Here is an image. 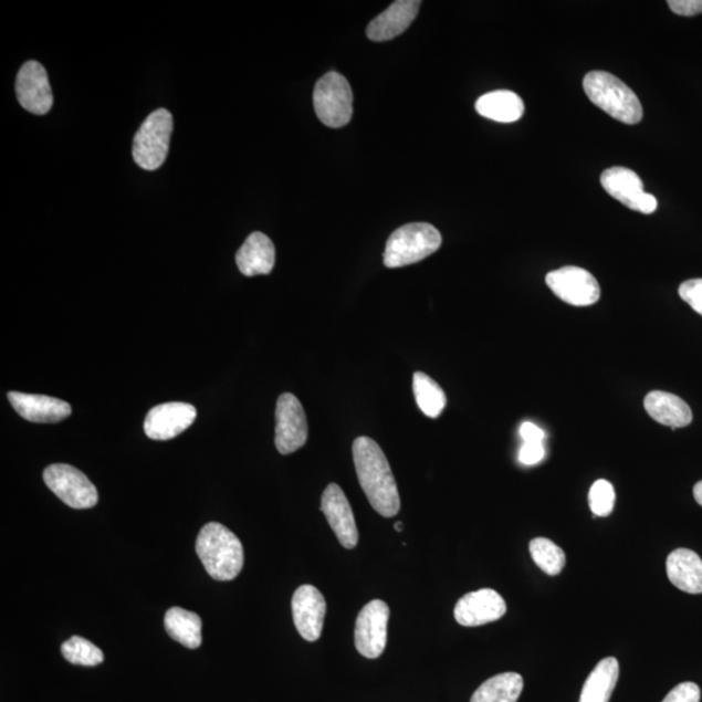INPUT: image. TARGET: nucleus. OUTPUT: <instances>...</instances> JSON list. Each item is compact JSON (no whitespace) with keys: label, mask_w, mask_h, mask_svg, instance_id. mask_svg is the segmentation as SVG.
<instances>
[{"label":"nucleus","mask_w":702,"mask_h":702,"mask_svg":"<svg viewBox=\"0 0 702 702\" xmlns=\"http://www.w3.org/2000/svg\"><path fill=\"white\" fill-rule=\"evenodd\" d=\"M353 458L369 504L386 518L396 516L401 509L400 493L381 448L373 439L362 436L353 443Z\"/></svg>","instance_id":"f257e3e1"},{"label":"nucleus","mask_w":702,"mask_h":702,"mask_svg":"<svg viewBox=\"0 0 702 702\" xmlns=\"http://www.w3.org/2000/svg\"><path fill=\"white\" fill-rule=\"evenodd\" d=\"M196 551L206 572L219 581L238 578L245 559L239 537L223 524L216 522L206 524L199 532Z\"/></svg>","instance_id":"f03ea898"},{"label":"nucleus","mask_w":702,"mask_h":702,"mask_svg":"<svg viewBox=\"0 0 702 702\" xmlns=\"http://www.w3.org/2000/svg\"><path fill=\"white\" fill-rule=\"evenodd\" d=\"M584 92L598 108L612 119L628 125L642 119V107L638 95L622 80L603 71L589 72L583 81Z\"/></svg>","instance_id":"7ed1b4c3"},{"label":"nucleus","mask_w":702,"mask_h":702,"mask_svg":"<svg viewBox=\"0 0 702 702\" xmlns=\"http://www.w3.org/2000/svg\"><path fill=\"white\" fill-rule=\"evenodd\" d=\"M441 234L428 223H411L390 234L384 251V264L400 269L426 260L441 247Z\"/></svg>","instance_id":"20e7f679"},{"label":"nucleus","mask_w":702,"mask_h":702,"mask_svg":"<svg viewBox=\"0 0 702 702\" xmlns=\"http://www.w3.org/2000/svg\"><path fill=\"white\" fill-rule=\"evenodd\" d=\"M174 132V117L166 108L147 116L133 143V158L146 171H157L167 159Z\"/></svg>","instance_id":"39448f33"},{"label":"nucleus","mask_w":702,"mask_h":702,"mask_svg":"<svg viewBox=\"0 0 702 702\" xmlns=\"http://www.w3.org/2000/svg\"><path fill=\"white\" fill-rule=\"evenodd\" d=\"M316 116L329 128H343L353 116V92L347 80L329 72L317 81L314 91Z\"/></svg>","instance_id":"423d86ee"},{"label":"nucleus","mask_w":702,"mask_h":702,"mask_svg":"<svg viewBox=\"0 0 702 702\" xmlns=\"http://www.w3.org/2000/svg\"><path fill=\"white\" fill-rule=\"evenodd\" d=\"M44 483L65 505L72 509H91L97 505V488L73 465L51 464L43 472Z\"/></svg>","instance_id":"0eeeda50"},{"label":"nucleus","mask_w":702,"mask_h":702,"mask_svg":"<svg viewBox=\"0 0 702 702\" xmlns=\"http://www.w3.org/2000/svg\"><path fill=\"white\" fill-rule=\"evenodd\" d=\"M389 606L381 600L368 603L359 611L356 622V647L366 659H379L387 647Z\"/></svg>","instance_id":"6e6552de"},{"label":"nucleus","mask_w":702,"mask_h":702,"mask_svg":"<svg viewBox=\"0 0 702 702\" xmlns=\"http://www.w3.org/2000/svg\"><path fill=\"white\" fill-rule=\"evenodd\" d=\"M546 284L562 301L573 306H590L600 300L597 280L587 270L567 265L546 275Z\"/></svg>","instance_id":"1a4fd4ad"},{"label":"nucleus","mask_w":702,"mask_h":702,"mask_svg":"<svg viewBox=\"0 0 702 702\" xmlns=\"http://www.w3.org/2000/svg\"><path fill=\"white\" fill-rule=\"evenodd\" d=\"M308 439L305 410L298 398L292 394L279 397L276 405L275 443L281 454L297 452Z\"/></svg>","instance_id":"9d476101"},{"label":"nucleus","mask_w":702,"mask_h":702,"mask_svg":"<svg viewBox=\"0 0 702 702\" xmlns=\"http://www.w3.org/2000/svg\"><path fill=\"white\" fill-rule=\"evenodd\" d=\"M601 185L606 193L633 211L653 213L659 207L657 198L646 193L637 172L624 167L606 169L601 175Z\"/></svg>","instance_id":"9b49d317"},{"label":"nucleus","mask_w":702,"mask_h":702,"mask_svg":"<svg viewBox=\"0 0 702 702\" xmlns=\"http://www.w3.org/2000/svg\"><path fill=\"white\" fill-rule=\"evenodd\" d=\"M17 94L20 105L29 113L34 115L50 113L54 95L48 72L41 63L32 61L21 66L17 80Z\"/></svg>","instance_id":"f8f14e48"},{"label":"nucleus","mask_w":702,"mask_h":702,"mask_svg":"<svg viewBox=\"0 0 702 702\" xmlns=\"http://www.w3.org/2000/svg\"><path fill=\"white\" fill-rule=\"evenodd\" d=\"M197 409L193 405L168 402L155 406L145 419V433L153 440H171L195 423Z\"/></svg>","instance_id":"ddd939ff"},{"label":"nucleus","mask_w":702,"mask_h":702,"mask_svg":"<svg viewBox=\"0 0 702 702\" xmlns=\"http://www.w3.org/2000/svg\"><path fill=\"white\" fill-rule=\"evenodd\" d=\"M292 611L301 637L310 642L319 640L327 612V603L321 590L308 584L301 586L293 595Z\"/></svg>","instance_id":"4468645a"},{"label":"nucleus","mask_w":702,"mask_h":702,"mask_svg":"<svg viewBox=\"0 0 702 702\" xmlns=\"http://www.w3.org/2000/svg\"><path fill=\"white\" fill-rule=\"evenodd\" d=\"M506 603L496 590L484 588L468 594L457 603L454 617L464 627L494 622L506 615Z\"/></svg>","instance_id":"2eb2a0df"},{"label":"nucleus","mask_w":702,"mask_h":702,"mask_svg":"<svg viewBox=\"0 0 702 702\" xmlns=\"http://www.w3.org/2000/svg\"><path fill=\"white\" fill-rule=\"evenodd\" d=\"M321 510L344 548L354 549L359 542L356 518L344 491L337 484L325 488Z\"/></svg>","instance_id":"dca6fc26"},{"label":"nucleus","mask_w":702,"mask_h":702,"mask_svg":"<svg viewBox=\"0 0 702 702\" xmlns=\"http://www.w3.org/2000/svg\"><path fill=\"white\" fill-rule=\"evenodd\" d=\"M9 400L20 417L33 423H59L72 413L69 402L54 397L10 391Z\"/></svg>","instance_id":"f3484780"},{"label":"nucleus","mask_w":702,"mask_h":702,"mask_svg":"<svg viewBox=\"0 0 702 702\" xmlns=\"http://www.w3.org/2000/svg\"><path fill=\"white\" fill-rule=\"evenodd\" d=\"M421 2L419 0H398L375 18L367 27V36L375 42H386L402 34L416 20Z\"/></svg>","instance_id":"a211bd4d"},{"label":"nucleus","mask_w":702,"mask_h":702,"mask_svg":"<svg viewBox=\"0 0 702 702\" xmlns=\"http://www.w3.org/2000/svg\"><path fill=\"white\" fill-rule=\"evenodd\" d=\"M276 250L268 235L251 233L235 255L242 275L253 277L269 275L275 268Z\"/></svg>","instance_id":"6ab92c4d"},{"label":"nucleus","mask_w":702,"mask_h":702,"mask_svg":"<svg viewBox=\"0 0 702 702\" xmlns=\"http://www.w3.org/2000/svg\"><path fill=\"white\" fill-rule=\"evenodd\" d=\"M669 580L685 594H702V559L690 549L670 553L667 562Z\"/></svg>","instance_id":"aec40b11"},{"label":"nucleus","mask_w":702,"mask_h":702,"mask_svg":"<svg viewBox=\"0 0 702 702\" xmlns=\"http://www.w3.org/2000/svg\"><path fill=\"white\" fill-rule=\"evenodd\" d=\"M646 410L657 423L671 428H682L691 425L692 410L681 397L668 391L653 390L646 397Z\"/></svg>","instance_id":"412c9836"},{"label":"nucleus","mask_w":702,"mask_h":702,"mask_svg":"<svg viewBox=\"0 0 702 702\" xmlns=\"http://www.w3.org/2000/svg\"><path fill=\"white\" fill-rule=\"evenodd\" d=\"M479 115L499 123L518 122L524 114V103L518 94L497 91L483 95L476 102Z\"/></svg>","instance_id":"4be33fe9"},{"label":"nucleus","mask_w":702,"mask_h":702,"mask_svg":"<svg viewBox=\"0 0 702 702\" xmlns=\"http://www.w3.org/2000/svg\"><path fill=\"white\" fill-rule=\"evenodd\" d=\"M619 678V663L615 657L600 662L584 683L579 702H609Z\"/></svg>","instance_id":"5701e85b"},{"label":"nucleus","mask_w":702,"mask_h":702,"mask_svg":"<svg viewBox=\"0 0 702 702\" xmlns=\"http://www.w3.org/2000/svg\"><path fill=\"white\" fill-rule=\"evenodd\" d=\"M166 631L184 647L196 649L202 645V620L193 611L172 608L166 612Z\"/></svg>","instance_id":"b1692460"},{"label":"nucleus","mask_w":702,"mask_h":702,"mask_svg":"<svg viewBox=\"0 0 702 702\" xmlns=\"http://www.w3.org/2000/svg\"><path fill=\"white\" fill-rule=\"evenodd\" d=\"M522 691L523 678L516 672H504L480 685L471 702H518Z\"/></svg>","instance_id":"393cba45"},{"label":"nucleus","mask_w":702,"mask_h":702,"mask_svg":"<svg viewBox=\"0 0 702 702\" xmlns=\"http://www.w3.org/2000/svg\"><path fill=\"white\" fill-rule=\"evenodd\" d=\"M413 396L421 412L428 418H439L447 406L446 391L430 376L417 373L412 379Z\"/></svg>","instance_id":"a878e982"},{"label":"nucleus","mask_w":702,"mask_h":702,"mask_svg":"<svg viewBox=\"0 0 702 702\" xmlns=\"http://www.w3.org/2000/svg\"><path fill=\"white\" fill-rule=\"evenodd\" d=\"M530 553L535 564L545 574L556 576L564 570L566 565V554L549 538L537 537L530 543Z\"/></svg>","instance_id":"bb28decb"},{"label":"nucleus","mask_w":702,"mask_h":702,"mask_svg":"<svg viewBox=\"0 0 702 702\" xmlns=\"http://www.w3.org/2000/svg\"><path fill=\"white\" fill-rule=\"evenodd\" d=\"M62 654L66 661L80 667H97L105 661L102 650L81 637H72L63 642Z\"/></svg>","instance_id":"cd10ccee"},{"label":"nucleus","mask_w":702,"mask_h":702,"mask_svg":"<svg viewBox=\"0 0 702 702\" xmlns=\"http://www.w3.org/2000/svg\"><path fill=\"white\" fill-rule=\"evenodd\" d=\"M589 507L596 516H609L615 510L616 491L608 480L600 479L590 486Z\"/></svg>","instance_id":"c85d7f7f"},{"label":"nucleus","mask_w":702,"mask_h":702,"mask_svg":"<svg viewBox=\"0 0 702 702\" xmlns=\"http://www.w3.org/2000/svg\"><path fill=\"white\" fill-rule=\"evenodd\" d=\"M679 295L702 316V279L687 280L679 286Z\"/></svg>","instance_id":"c756f323"},{"label":"nucleus","mask_w":702,"mask_h":702,"mask_svg":"<svg viewBox=\"0 0 702 702\" xmlns=\"http://www.w3.org/2000/svg\"><path fill=\"white\" fill-rule=\"evenodd\" d=\"M700 687L692 682H685L674 687L662 702H700Z\"/></svg>","instance_id":"7c9ffc66"},{"label":"nucleus","mask_w":702,"mask_h":702,"mask_svg":"<svg viewBox=\"0 0 702 702\" xmlns=\"http://www.w3.org/2000/svg\"><path fill=\"white\" fill-rule=\"evenodd\" d=\"M545 457L543 443H523L520 450V462L524 465L541 463Z\"/></svg>","instance_id":"2f4dec72"},{"label":"nucleus","mask_w":702,"mask_h":702,"mask_svg":"<svg viewBox=\"0 0 702 702\" xmlns=\"http://www.w3.org/2000/svg\"><path fill=\"white\" fill-rule=\"evenodd\" d=\"M670 10L681 17L702 13V0H669Z\"/></svg>","instance_id":"473e14b6"},{"label":"nucleus","mask_w":702,"mask_h":702,"mask_svg":"<svg viewBox=\"0 0 702 702\" xmlns=\"http://www.w3.org/2000/svg\"><path fill=\"white\" fill-rule=\"evenodd\" d=\"M520 433L524 443H543L545 438L542 428L531 423V421H524L520 428Z\"/></svg>","instance_id":"72a5a7b5"},{"label":"nucleus","mask_w":702,"mask_h":702,"mask_svg":"<svg viewBox=\"0 0 702 702\" xmlns=\"http://www.w3.org/2000/svg\"><path fill=\"white\" fill-rule=\"evenodd\" d=\"M693 496L694 500L698 501V504L702 506V480L693 488Z\"/></svg>","instance_id":"f704fd0d"},{"label":"nucleus","mask_w":702,"mask_h":702,"mask_svg":"<svg viewBox=\"0 0 702 702\" xmlns=\"http://www.w3.org/2000/svg\"><path fill=\"white\" fill-rule=\"evenodd\" d=\"M395 528L397 532H402V528H404L402 522H397Z\"/></svg>","instance_id":"c9c22d12"}]
</instances>
